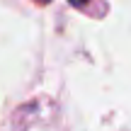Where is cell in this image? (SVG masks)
<instances>
[{
  "mask_svg": "<svg viewBox=\"0 0 131 131\" xmlns=\"http://www.w3.org/2000/svg\"><path fill=\"white\" fill-rule=\"evenodd\" d=\"M34 3H39V5H44V3H51V0H34Z\"/></svg>",
  "mask_w": 131,
  "mask_h": 131,
  "instance_id": "7a4b0ae2",
  "label": "cell"
},
{
  "mask_svg": "<svg viewBox=\"0 0 131 131\" xmlns=\"http://www.w3.org/2000/svg\"><path fill=\"white\" fill-rule=\"evenodd\" d=\"M70 5H73V7H85V5L90 3V0H68Z\"/></svg>",
  "mask_w": 131,
  "mask_h": 131,
  "instance_id": "6da1fadb",
  "label": "cell"
}]
</instances>
